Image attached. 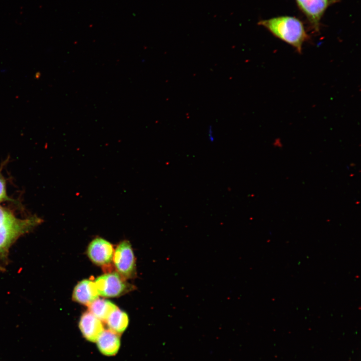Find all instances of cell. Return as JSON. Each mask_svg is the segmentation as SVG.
<instances>
[{"mask_svg": "<svg viewBox=\"0 0 361 361\" xmlns=\"http://www.w3.org/2000/svg\"><path fill=\"white\" fill-rule=\"evenodd\" d=\"M79 327L84 337L91 342H96L104 330L102 321L89 311L82 314Z\"/></svg>", "mask_w": 361, "mask_h": 361, "instance_id": "52a82bcc", "label": "cell"}, {"mask_svg": "<svg viewBox=\"0 0 361 361\" xmlns=\"http://www.w3.org/2000/svg\"><path fill=\"white\" fill-rule=\"evenodd\" d=\"M7 199L5 181L0 176V202Z\"/></svg>", "mask_w": 361, "mask_h": 361, "instance_id": "7c38bea8", "label": "cell"}, {"mask_svg": "<svg viewBox=\"0 0 361 361\" xmlns=\"http://www.w3.org/2000/svg\"><path fill=\"white\" fill-rule=\"evenodd\" d=\"M89 312L101 321L106 322L110 315L118 307L111 301L97 298L88 306Z\"/></svg>", "mask_w": 361, "mask_h": 361, "instance_id": "30bf717a", "label": "cell"}, {"mask_svg": "<svg viewBox=\"0 0 361 361\" xmlns=\"http://www.w3.org/2000/svg\"><path fill=\"white\" fill-rule=\"evenodd\" d=\"M94 282L99 295L103 297H118L131 289L124 278L117 272L103 274Z\"/></svg>", "mask_w": 361, "mask_h": 361, "instance_id": "3957f363", "label": "cell"}, {"mask_svg": "<svg viewBox=\"0 0 361 361\" xmlns=\"http://www.w3.org/2000/svg\"><path fill=\"white\" fill-rule=\"evenodd\" d=\"M40 222L36 217L18 218L7 209L0 207V259L6 261L12 244Z\"/></svg>", "mask_w": 361, "mask_h": 361, "instance_id": "6da1fadb", "label": "cell"}, {"mask_svg": "<svg viewBox=\"0 0 361 361\" xmlns=\"http://www.w3.org/2000/svg\"><path fill=\"white\" fill-rule=\"evenodd\" d=\"M99 296L95 282L89 279H84L75 287L72 299L78 303L88 306L98 298Z\"/></svg>", "mask_w": 361, "mask_h": 361, "instance_id": "ba28073f", "label": "cell"}, {"mask_svg": "<svg viewBox=\"0 0 361 361\" xmlns=\"http://www.w3.org/2000/svg\"><path fill=\"white\" fill-rule=\"evenodd\" d=\"M96 342L101 353L107 356H114L120 346V334L110 329L103 330Z\"/></svg>", "mask_w": 361, "mask_h": 361, "instance_id": "9c48e42d", "label": "cell"}, {"mask_svg": "<svg viewBox=\"0 0 361 361\" xmlns=\"http://www.w3.org/2000/svg\"><path fill=\"white\" fill-rule=\"evenodd\" d=\"M258 24L265 27L274 36L294 47L301 53L303 43L308 38L302 22L289 16L262 20Z\"/></svg>", "mask_w": 361, "mask_h": 361, "instance_id": "7a4b0ae2", "label": "cell"}, {"mask_svg": "<svg viewBox=\"0 0 361 361\" xmlns=\"http://www.w3.org/2000/svg\"><path fill=\"white\" fill-rule=\"evenodd\" d=\"M297 4L316 31L326 9L337 0H296Z\"/></svg>", "mask_w": 361, "mask_h": 361, "instance_id": "5b68a950", "label": "cell"}, {"mask_svg": "<svg viewBox=\"0 0 361 361\" xmlns=\"http://www.w3.org/2000/svg\"><path fill=\"white\" fill-rule=\"evenodd\" d=\"M4 270H5L3 266H2L1 265H0V271H4Z\"/></svg>", "mask_w": 361, "mask_h": 361, "instance_id": "4fadbf2b", "label": "cell"}, {"mask_svg": "<svg viewBox=\"0 0 361 361\" xmlns=\"http://www.w3.org/2000/svg\"><path fill=\"white\" fill-rule=\"evenodd\" d=\"M106 322L110 330L120 334L127 328L129 319L125 312L117 308L110 315Z\"/></svg>", "mask_w": 361, "mask_h": 361, "instance_id": "8fae6325", "label": "cell"}, {"mask_svg": "<svg viewBox=\"0 0 361 361\" xmlns=\"http://www.w3.org/2000/svg\"><path fill=\"white\" fill-rule=\"evenodd\" d=\"M114 252L111 244L100 237L93 239L87 249V254L90 259L95 264L101 266L110 263Z\"/></svg>", "mask_w": 361, "mask_h": 361, "instance_id": "8992f818", "label": "cell"}, {"mask_svg": "<svg viewBox=\"0 0 361 361\" xmlns=\"http://www.w3.org/2000/svg\"><path fill=\"white\" fill-rule=\"evenodd\" d=\"M113 258L115 266L122 277L131 278L135 275V256L131 244L128 241H122L118 245Z\"/></svg>", "mask_w": 361, "mask_h": 361, "instance_id": "277c9868", "label": "cell"}]
</instances>
